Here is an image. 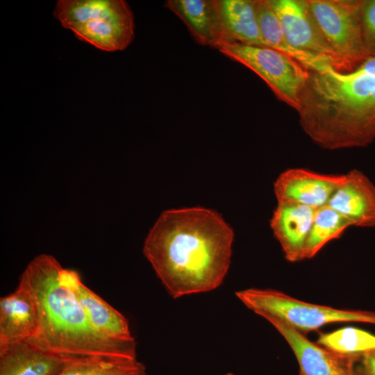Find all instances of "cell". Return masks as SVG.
I'll list each match as a JSON object with an SVG mask.
<instances>
[{
    "label": "cell",
    "instance_id": "15",
    "mask_svg": "<svg viewBox=\"0 0 375 375\" xmlns=\"http://www.w3.org/2000/svg\"><path fill=\"white\" fill-rule=\"evenodd\" d=\"M165 6L183 21L199 44L217 49L226 42L217 0H168Z\"/></svg>",
    "mask_w": 375,
    "mask_h": 375
},
{
    "label": "cell",
    "instance_id": "1",
    "mask_svg": "<svg viewBox=\"0 0 375 375\" xmlns=\"http://www.w3.org/2000/svg\"><path fill=\"white\" fill-rule=\"evenodd\" d=\"M234 234L215 211L165 210L149 231L143 253L174 298L219 287L228 270Z\"/></svg>",
    "mask_w": 375,
    "mask_h": 375
},
{
    "label": "cell",
    "instance_id": "20",
    "mask_svg": "<svg viewBox=\"0 0 375 375\" xmlns=\"http://www.w3.org/2000/svg\"><path fill=\"white\" fill-rule=\"evenodd\" d=\"M352 226L351 222L335 210L325 206L316 210L307 240L304 258H313L327 243L339 238Z\"/></svg>",
    "mask_w": 375,
    "mask_h": 375
},
{
    "label": "cell",
    "instance_id": "19",
    "mask_svg": "<svg viewBox=\"0 0 375 375\" xmlns=\"http://www.w3.org/2000/svg\"><path fill=\"white\" fill-rule=\"evenodd\" d=\"M57 375H147L137 358L89 356L70 360Z\"/></svg>",
    "mask_w": 375,
    "mask_h": 375
},
{
    "label": "cell",
    "instance_id": "12",
    "mask_svg": "<svg viewBox=\"0 0 375 375\" xmlns=\"http://www.w3.org/2000/svg\"><path fill=\"white\" fill-rule=\"evenodd\" d=\"M61 274L75 292L90 323L99 333L115 340H135L126 318L88 288L76 271L62 267Z\"/></svg>",
    "mask_w": 375,
    "mask_h": 375
},
{
    "label": "cell",
    "instance_id": "2",
    "mask_svg": "<svg viewBox=\"0 0 375 375\" xmlns=\"http://www.w3.org/2000/svg\"><path fill=\"white\" fill-rule=\"evenodd\" d=\"M62 269L53 256L42 253L31 260L19 277L18 285L31 294L38 317L37 332L26 342L67 358H137L135 340H112L92 326Z\"/></svg>",
    "mask_w": 375,
    "mask_h": 375
},
{
    "label": "cell",
    "instance_id": "9",
    "mask_svg": "<svg viewBox=\"0 0 375 375\" xmlns=\"http://www.w3.org/2000/svg\"><path fill=\"white\" fill-rule=\"evenodd\" d=\"M344 178L345 174H324L291 168L278 176L274 190L278 203L303 205L317 210L327 206Z\"/></svg>",
    "mask_w": 375,
    "mask_h": 375
},
{
    "label": "cell",
    "instance_id": "11",
    "mask_svg": "<svg viewBox=\"0 0 375 375\" xmlns=\"http://www.w3.org/2000/svg\"><path fill=\"white\" fill-rule=\"evenodd\" d=\"M267 320L290 347L299 365V375H352L343 356L310 341L303 333L281 320Z\"/></svg>",
    "mask_w": 375,
    "mask_h": 375
},
{
    "label": "cell",
    "instance_id": "18",
    "mask_svg": "<svg viewBox=\"0 0 375 375\" xmlns=\"http://www.w3.org/2000/svg\"><path fill=\"white\" fill-rule=\"evenodd\" d=\"M254 3L260 32L266 47L291 57L310 71L323 72L333 68L322 58L297 49L288 42L267 0H254Z\"/></svg>",
    "mask_w": 375,
    "mask_h": 375
},
{
    "label": "cell",
    "instance_id": "14",
    "mask_svg": "<svg viewBox=\"0 0 375 375\" xmlns=\"http://www.w3.org/2000/svg\"><path fill=\"white\" fill-rule=\"evenodd\" d=\"M37 330L34 302L29 292L18 285L14 292L0 299V350L31 339Z\"/></svg>",
    "mask_w": 375,
    "mask_h": 375
},
{
    "label": "cell",
    "instance_id": "10",
    "mask_svg": "<svg viewBox=\"0 0 375 375\" xmlns=\"http://www.w3.org/2000/svg\"><path fill=\"white\" fill-rule=\"evenodd\" d=\"M327 206L349 221L352 226H375V185L361 171L350 170Z\"/></svg>",
    "mask_w": 375,
    "mask_h": 375
},
{
    "label": "cell",
    "instance_id": "8",
    "mask_svg": "<svg viewBox=\"0 0 375 375\" xmlns=\"http://www.w3.org/2000/svg\"><path fill=\"white\" fill-rule=\"evenodd\" d=\"M288 42L297 49L315 55L340 73H349L344 60L327 42L307 0H267Z\"/></svg>",
    "mask_w": 375,
    "mask_h": 375
},
{
    "label": "cell",
    "instance_id": "24",
    "mask_svg": "<svg viewBox=\"0 0 375 375\" xmlns=\"http://www.w3.org/2000/svg\"><path fill=\"white\" fill-rule=\"evenodd\" d=\"M224 375H233V374H231V373H227V374H224Z\"/></svg>",
    "mask_w": 375,
    "mask_h": 375
},
{
    "label": "cell",
    "instance_id": "21",
    "mask_svg": "<svg viewBox=\"0 0 375 375\" xmlns=\"http://www.w3.org/2000/svg\"><path fill=\"white\" fill-rule=\"evenodd\" d=\"M324 348L342 356L375 350V335L354 327H344L319 335L317 342Z\"/></svg>",
    "mask_w": 375,
    "mask_h": 375
},
{
    "label": "cell",
    "instance_id": "5",
    "mask_svg": "<svg viewBox=\"0 0 375 375\" xmlns=\"http://www.w3.org/2000/svg\"><path fill=\"white\" fill-rule=\"evenodd\" d=\"M236 296L245 306L265 319H277L303 334L330 323L375 324V312L308 303L278 290L249 288L237 292Z\"/></svg>",
    "mask_w": 375,
    "mask_h": 375
},
{
    "label": "cell",
    "instance_id": "7",
    "mask_svg": "<svg viewBox=\"0 0 375 375\" xmlns=\"http://www.w3.org/2000/svg\"><path fill=\"white\" fill-rule=\"evenodd\" d=\"M328 44L349 72L368 58L362 34V0H307Z\"/></svg>",
    "mask_w": 375,
    "mask_h": 375
},
{
    "label": "cell",
    "instance_id": "23",
    "mask_svg": "<svg viewBox=\"0 0 375 375\" xmlns=\"http://www.w3.org/2000/svg\"><path fill=\"white\" fill-rule=\"evenodd\" d=\"M343 356L352 375H375V350Z\"/></svg>",
    "mask_w": 375,
    "mask_h": 375
},
{
    "label": "cell",
    "instance_id": "22",
    "mask_svg": "<svg viewBox=\"0 0 375 375\" xmlns=\"http://www.w3.org/2000/svg\"><path fill=\"white\" fill-rule=\"evenodd\" d=\"M360 16L366 52L369 58L375 57V0H362Z\"/></svg>",
    "mask_w": 375,
    "mask_h": 375
},
{
    "label": "cell",
    "instance_id": "4",
    "mask_svg": "<svg viewBox=\"0 0 375 375\" xmlns=\"http://www.w3.org/2000/svg\"><path fill=\"white\" fill-rule=\"evenodd\" d=\"M53 15L80 40L106 51L124 50L134 38L133 14L123 0H60Z\"/></svg>",
    "mask_w": 375,
    "mask_h": 375
},
{
    "label": "cell",
    "instance_id": "13",
    "mask_svg": "<svg viewBox=\"0 0 375 375\" xmlns=\"http://www.w3.org/2000/svg\"><path fill=\"white\" fill-rule=\"evenodd\" d=\"M316 209L299 204L278 203L270 226L286 260H304L305 249Z\"/></svg>",
    "mask_w": 375,
    "mask_h": 375
},
{
    "label": "cell",
    "instance_id": "17",
    "mask_svg": "<svg viewBox=\"0 0 375 375\" xmlns=\"http://www.w3.org/2000/svg\"><path fill=\"white\" fill-rule=\"evenodd\" d=\"M226 42L265 46L260 32L254 0H217Z\"/></svg>",
    "mask_w": 375,
    "mask_h": 375
},
{
    "label": "cell",
    "instance_id": "6",
    "mask_svg": "<svg viewBox=\"0 0 375 375\" xmlns=\"http://www.w3.org/2000/svg\"><path fill=\"white\" fill-rule=\"evenodd\" d=\"M217 49L260 76L275 96L295 110L310 76V70L291 57L266 46L224 43Z\"/></svg>",
    "mask_w": 375,
    "mask_h": 375
},
{
    "label": "cell",
    "instance_id": "3",
    "mask_svg": "<svg viewBox=\"0 0 375 375\" xmlns=\"http://www.w3.org/2000/svg\"><path fill=\"white\" fill-rule=\"evenodd\" d=\"M306 134L321 148L365 147L375 139V57L353 71H310L297 111Z\"/></svg>",
    "mask_w": 375,
    "mask_h": 375
},
{
    "label": "cell",
    "instance_id": "16",
    "mask_svg": "<svg viewBox=\"0 0 375 375\" xmlns=\"http://www.w3.org/2000/svg\"><path fill=\"white\" fill-rule=\"evenodd\" d=\"M72 358L23 341L0 350V375H57Z\"/></svg>",
    "mask_w": 375,
    "mask_h": 375
}]
</instances>
